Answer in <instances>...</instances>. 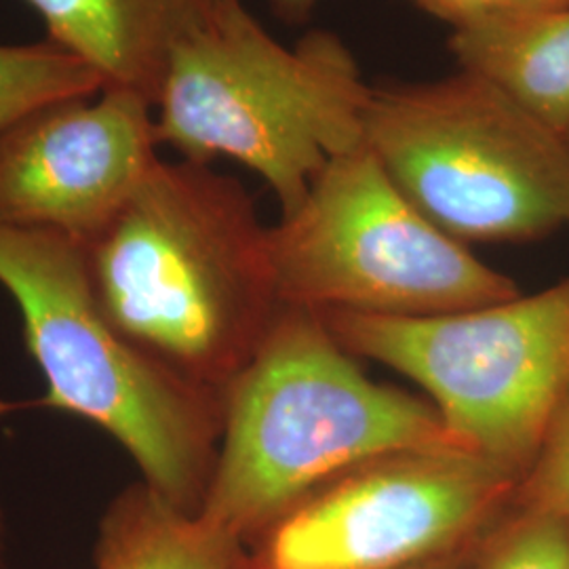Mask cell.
Listing matches in <instances>:
<instances>
[{"mask_svg": "<svg viewBox=\"0 0 569 569\" xmlns=\"http://www.w3.org/2000/svg\"><path fill=\"white\" fill-rule=\"evenodd\" d=\"M154 106L103 87L47 103L0 133V226L98 239L159 163Z\"/></svg>", "mask_w": 569, "mask_h": 569, "instance_id": "obj_9", "label": "cell"}, {"mask_svg": "<svg viewBox=\"0 0 569 569\" xmlns=\"http://www.w3.org/2000/svg\"><path fill=\"white\" fill-rule=\"evenodd\" d=\"M100 89L102 77L56 42L0 44V133L41 106Z\"/></svg>", "mask_w": 569, "mask_h": 569, "instance_id": "obj_13", "label": "cell"}, {"mask_svg": "<svg viewBox=\"0 0 569 569\" xmlns=\"http://www.w3.org/2000/svg\"><path fill=\"white\" fill-rule=\"evenodd\" d=\"M371 87L338 34L315 30L287 47L237 0L173 47L157 133L186 161L243 164L283 216L333 157L366 142Z\"/></svg>", "mask_w": 569, "mask_h": 569, "instance_id": "obj_3", "label": "cell"}, {"mask_svg": "<svg viewBox=\"0 0 569 569\" xmlns=\"http://www.w3.org/2000/svg\"><path fill=\"white\" fill-rule=\"evenodd\" d=\"M515 498L549 510L569 526V395L521 477Z\"/></svg>", "mask_w": 569, "mask_h": 569, "instance_id": "obj_15", "label": "cell"}, {"mask_svg": "<svg viewBox=\"0 0 569 569\" xmlns=\"http://www.w3.org/2000/svg\"><path fill=\"white\" fill-rule=\"evenodd\" d=\"M244 569H256V568H253V566H251V561H249V563H247V568H244Z\"/></svg>", "mask_w": 569, "mask_h": 569, "instance_id": "obj_21", "label": "cell"}, {"mask_svg": "<svg viewBox=\"0 0 569 569\" xmlns=\"http://www.w3.org/2000/svg\"><path fill=\"white\" fill-rule=\"evenodd\" d=\"M7 550H9L7 517H4V507H2V500H0V569H7Z\"/></svg>", "mask_w": 569, "mask_h": 569, "instance_id": "obj_20", "label": "cell"}, {"mask_svg": "<svg viewBox=\"0 0 569 569\" xmlns=\"http://www.w3.org/2000/svg\"><path fill=\"white\" fill-rule=\"evenodd\" d=\"M568 7L569 0H498V9L507 11H557Z\"/></svg>", "mask_w": 569, "mask_h": 569, "instance_id": "obj_18", "label": "cell"}, {"mask_svg": "<svg viewBox=\"0 0 569 569\" xmlns=\"http://www.w3.org/2000/svg\"><path fill=\"white\" fill-rule=\"evenodd\" d=\"M84 256L93 296L122 336L218 397L284 308L270 224L243 183L209 163L159 159Z\"/></svg>", "mask_w": 569, "mask_h": 569, "instance_id": "obj_1", "label": "cell"}, {"mask_svg": "<svg viewBox=\"0 0 569 569\" xmlns=\"http://www.w3.org/2000/svg\"><path fill=\"white\" fill-rule=\"evenodd\" d=\"M519 477L465 448L403 449L308 496L249 547L256 569H418L470 549Z\"/></svg>", "mask_w": 569, "mask_h": 569, "instance_id": "obj_8", "label": "cell"}, {"mask_svg": "<svg viewBox=\"0 0 569 569\" xmlns=\"http://www.w3.org/2000/svg\"><path fill=\"white\" fill-rule=\"evenodd\" d=\"M479 540H481V538H479ZM475 547H477V542H475L470 549L456 552V555H449L446 559H439V561H435V563H428L425 568L418 569H470L472 568Z\"/></svg>", "mask_w": 569, "mask_h": 569, "instance_id": "obj_19", "label": "cell"}, {"mask_svg": "<svg viewBox=\"0 0 569 569\" xmlns=\"http://www.w3.org/2000/svg\"><path fill=\"white\" fill-rule=\"evenodd\" d=\"M274 16L284 23H305L321 0H268Z\"/></svg>", "mask_w": 569, "mask_h": 569, "instance_id": "obj_17", "label": "cell"}, {"mask_svg": "<svg viewBox=\"0 0 569 569\" xmlns=\"http://www.w3.org/2000/svg\"><path fill=\"white\" fill-rule=\"evenodd\" d=\"M270 256L281 302L315 312L409 319L521 293L432 224L366 142L333 157L270 224Z\"/></svg>", "mask_w": 569, "mask_h": 569, "instance_id": "obj_6", "label": "cell"}, {"mask_svg": "<svg viewBox=\"0 0 569 569\" xmlns=\"http://www.w3.org/2000/svg\"><path fill=\"white\" fill-rule=\"evenodd\" d=\"M0 284L20 308L41 369L32 407L102 428L173 507L199 515L222 435V397L154 361L98 305L84 244L56 232L0 226Z\"/></svg>", "mask_w": 569, "mask_h": 569, "instance_id": "obj_4", "label": "cell"}, {"mask_svg": "<svg viewBox=\"0 0 569 569\" xmlns=\"http://www.w3.org/2000/svg\"><path fill=\"white\" fill-rule=\"evenodd\" d=\"M435 20L446 21L451 30L465 28L498 11V0H407Z\"/></svg>", "mask_w": 569, "mask_h": 569, "instance_id": "obj_16", "label": "cell"}, {"mask_svg": "<svg viewBox=\"0 0 569 569\" xmlns=\"http://www.w3.org/2000/svg\"><path fill=\"white\" fill-rule=\"evenodd\" d=\"M44 23L47 41L74 53L103 87L157 102L173 47L237 0H23Z\"/></svg>", "mask_w": 569, "mask_h": 569, "instance_id": "obj_10", "label": "cell"}, {"mask_svg": "<svg viewBox=\"0 0 569 569\" xmlns=\"http://www.w3.org/2000/svg\"><path fill=\"white\" fill-rule=\"evenodd\" d=\"M458 68L479 74L552 131L569 133V7L507 11L451 30Z\"/></svg>", "mask_w": 569, "mask_h": 569, "instance_id": "obj_11", "label": "cell"}, {"mask_svg": "<svg viewBox=\"0 0 569 569\" xmlns=\"http://www.w3.org/2000/svg\"><path fill=\"white\" fill-rule=\"evenodd\" d=\"M249 549L201 515L136 481L103 509L93 569H244Z\"/></svg>", "mask_w": 569, "mask_h": 569, "instance_id": "obj_12", "label": "cell"}, {"mask_svg": "<svg viewBox=\"0 0 569 569\" xmlns=\"http://www.w3.org/2000/svg\"><path fill=\"white\" fill-rule=\"evenodd\" d=\"M420 448L462 446L427 397L367 376L321 312L284 306L226 388L218 460L199 515L249 549L340 475Z\"/></svg>", "mask_w": 569, "mask_h": 569, "instance_id": "obj_2", "label": "cell"}, {"mask_svg": "<svg viewBox=\"0 0 569 569\" xmlns=\"http://www.w3.org/2000/svg\"><path fill=\"white\" fill-rule=\"evenodd\" d=\"M357 357L425 392L453 439L526 475L569 395V274L536 293L432 317L321 312Z\"/></svg>", "mask_w": 569, "mask_h": 569, "instance_id": "obj_7", "label": "cell"}, {"mask_svg": "<svg viewBox=\"0 0 569 569\" xmlns=\"http://www.w3.org/2000/svg\"><path fill=\"white\" fill-rule=\"evenodd\" d=\"M470 569H569V526L515 498L477 542Z\"/></svg>", "mask_w": 569, "mask_h": 569, "instance_id": "obj_14", "label": "cell"}, {"mask_svg": "<svg viewBox=\"0 0 569 569\" xmlns=\"http://www.w3.org/2000/svg\"><path fill=\"white\" fill-rule=\"evenodd\" d=\"M566 138H568V143H569V133H568V136H566Z\"/></svg>", "mask_w": 569, "mask_h": 569, "instance_id": "obj_22", "label": "cell"}, {"mask_svg": "<svg viewBox=\"0 0 569 569\" xmlns=\"http://www.w3.org/2000/svg\"><path fill=\"white\" fill-rule=\"evenodd\" d=\"M366 143L407 199L462 244L569 230V143L498 87L458 68L373 84Z\"/></svg>", "mask_w": 569, "mask_h": 569, "instance_id": "obj_5", "label": "cell"}]
</instances>
